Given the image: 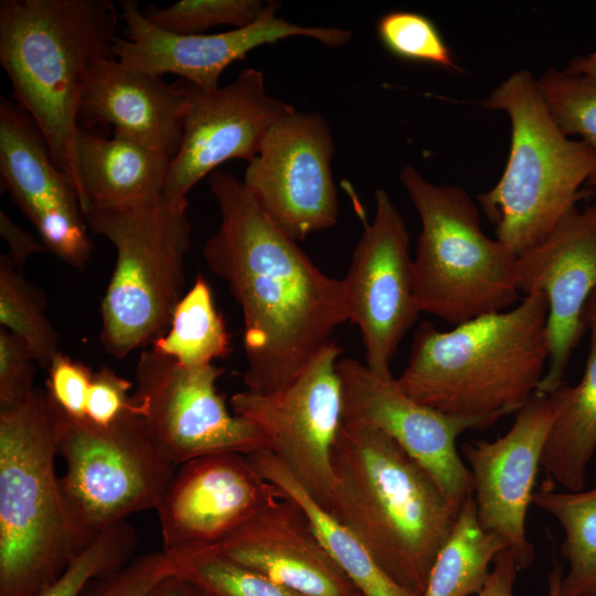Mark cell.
I'll list each match as a JSON object with an SVG mask.
<instances>
[{
    "instance_id": "1",
    "label": "cell",
    "mask_w": 596,
    "mask_h": 596,
    "mask_svg": "<svg viewBox=\"0 0 596 596\" xmlns=\"http://www.w3.org/2000/svg\"><path fill=\"white\" fill-rule=\"evenodd\" d=\"M207 178L221 221L203 257L243 313L246 390L274 393L290 384L349 321L344 286L270 220L243 180L223 171Z\"/></svg>"
},
{
    "instance_id": "2",
    "label": "cell",
    "mask_w": 596,
    "mask_h": 596,
    "mask_svg": "<svg viewBox=\"0 0 596 596\" xmlns=\"http://www.w3.org/2000/svg\"><path fill=\"white\" fill-rule=\"evenodd\" d=\"M329 512L402 587L423 596L458 511L429 472L379 429L343 422Z\"/></svg>"
},
{
    "instance_id": "3",
    "label": "cell",
    "mask_w": 596,
    "mask_h": 596,
    "mask_svg": "<svg viewBox=\"0 0 596 596\" xmlns=\"http://www.w3.org/2000/svg\"><path fill=\"white\" fill-rule=\"evenodd\" d=\"M547 312L546 297L535 291L512 309L448 331L423 321L397 384L415 401L448 415L502 418L517 413L547 369Z\"/></svg>"
},
{
    "instance_id": "4",
    "label": "cell",
    "mask_w": 596,
    "mask_h": 596,
    "mask_svg": "<svg viewBox=\"0 0 596 596\" xmlns=\"http://www.w3.org/2000/svg\"><path fill=\"white\" fill-rule=\"evenodd\" d=\"M119 12L108 0H1L0 63L14 102L76 190L74 148L91 66L114 58Z\"/></svg>"
},
{
    "instance_id": "5",
    "label": "cell",
    "mask_w": 596,
    "mask_h": 596,
    "mask_svg": "<svg viewBox=\"0 0 596 596\" xmlns=\"http://www.w3.org/2000/svg\"><path fill=\"white\" fill-rule=\"evenodd\" d=\"M46 392L0 408V596H38L95 536L72 515Z\"/></svg>"
},
{
    "instance_id": "6",
    "label": "cell",
    "mask_w": 596,
    "mask_h": 596,
    "mask_svg": "<svg viewBox=\"0 0 596 596\" xmlns=\"http://www.w3.org/2000/svg\"><path fill=\"white\" fill-rule=\"evenodd\" d=\"M480 104L508 115L511 139L501 178L478 202L496 238L519 256L589 193L595 155L586 142L563 132L528 70L511 74Z\"/></svg>"
},
{
    "instance_id": "7",
    "label": "cell",
    "mask_w": 596,
    "mask_h": 596,
    "mask_svg": "<svg viewBox=\"0 0 596 596\" xmlns=\"http://www.w3.org/2000/svg\"><path fill=\"white\" fill-rule=\"evenodd\" d=\"M400 180L421 220L413 258L419 311L458 326L513 306L520 295L517 256L483 233L468 192L434 184L412 166Z\"/></svg>"
},
{
    "instance_id": "8",
    "label": "cell",
    "mask_w": 596,
    "mask_h": 596,
    "mask_svg": "<svg viewBox=\"0 0 596 596\" xmlns=\"http://www.w3.org/2000/svg\"><path fill=\"white\" fill-rule=\"evenodd\" d=\"M188 201L162 195L127 210L83 211L87 226L116 249V263L100 302L99 340L123 360L152 344L169 328L182 298L192 226Z\"/></svg>"
},
{
    "instance_id": "9",
    "label": "cell",
    "mask_w": 596,
    "mask_h": 596,
    "mask_svg": "<svg viewBox=\"0 0 596 596\" xmlns=\"http://www.w3.org/2000/svg\"><path fill=\"white\" fill-rule=\"evenodd\" d=\"M49 402L56 453L65 462L62 491L82 529L95 536L134 513L156 509L178 466L143 418L132 408L98 426Z\"/></svg>"
},
{
    "instance_id": "10",
    "label": "cell",
    "mask_w": 596,
    "mask_h": 596,
    "mask_svg": "<svg viewBox=\"0 0 596 596\" xmlns=\"http://www.w3.org/2000/svg\"><path fill=\"white\" fill-rule=\"evenodd\" d=\"M223 372L213 363L187 368L152 349L139 355L134 411L177 466L212 454L270 450L257 424L228 411L216 387Z\"/></svg>"
},
{
    "instance_id": "11",
    "label": "cell",
    "mask_w": 596,
    "mask_h": 596,
    "mask_svg": "<svg viewBox=\"0 0 596 596\" xmlns=\"http://www.w3.org/2000/svg\"><path fill=\"white\" fill-rule=\"evenodd\" d=\"M341 348L331 341L287 386L269 394L232 395L236 415L257 424L270 451L299 486L329 511L333 487L331 451L343 423L337 362Z\"/></svg>"
},
{
    "instance_id": "12",
    "label": "cell",
    "mask_w": 596,
    "mask_h": 596,
    "mask_svg": "<svg viewBox=\"0 0 596 596\" xmlns=\"http://www.w3.org/2000/svg\"><path fill=\"white\" fill-rule=\"evenodd\" d=\"M343 401V422L374 427L393 439L434 478L459 510L473 494L472 477L458 454V437L486 429L501 417L448 415L408 396L395 377L382 376L354 359L337 362Z\"/></svg>"
},
{
    "instance_id": "13",
    "label": "cell",
    "mask_w": 596,
    "mask_h": 596,
    "mask_svg": "<svg viewBox=\"0 0 596 596\" xmlns=\"http://www.w3.org/2000/svg\"><path fill=\"white\" fill-rule=\"evenodd\" d=\"M333 150L326 118L295 110L269 129L246 167L244 184L270 220L295 241L337 223Z\"/></svg>"
},
{
    "instance_id": "14",
    "label": "cell",
    "mask_w": 596,
    "mask_h": 596,
    "mask_svg": "<svg viewBox=\"0 0 596 596\" xmlns=\"http://www.w3.org/2000/svg\"><path fill=\"white\" fill-rule=\"evenodd\" d=\"M374 196V219L365 224L342 283L349 321L361 333L365 365L391 376L393 355L421 311L405 221L385 190H376Z\"/></svg>"
},
{
    "instance_id": "15",
    "label": "cell",
    "mask_w": 596,
    "mask_h": 596,
    "mask_svg": "<svg viewBox=\"0 0 596 596\" xmlns=\"http://www.w3.org/2000/svg\"><path fill=\"white\" fill-rule=\"evenodd\" d=\"M120 7L125 36L114 41L115 57L128 67L152 75H178L204 92L217 89L222 73L260 45L307 36L328 47H337L352 38L350 30L304 26L278 18V1H269L264 15L248 26L211 34L166 31L146 18L136 0H123Z\"/></svg>"
},
{
    "instance_id": "16",
    "label": "cell",
    "mask_w": 596,
    "mask_h": 596,
    "mask_svg": "<svg viewBox=\"0 0 596 596\" xmlns=\"http://www.w3.org/2000/svg\"><path fill=\"white\" fill-rule=\"evenodd\" d=\"M187 114L180 148L170 161L163 195L185 202L204 177L231 159L249 162L269 129L296 109L266 91L257 68H244L230 84L204 92L181 79Z\"/></svg>"
},
{
    "instance_id": "17",
    "label": "cell",
    "mask_w": 596,
    "mask_h": 596,
    "mask_svg": "<svg viewBox=\"0 0 596 596\" xmlns=\"http://www.w3.org/2000/svg\"><path fill=\"white\" fill-rule=\"evenodd\" d=\"M554 416L553 395L535 393L503 436L468 440L460 447L472 477L478 521L507 542L520 570L534 558L525 520Z\"/></svg>"
},
{
    "instance_id": "18",
    "label": "cell",
    "mask_w": 596,
    "mask_h": 596,
    "mask_svg": "<svg viewBox=\"0 0 596 596\" xmlns=\"http://www.w3.org/2000/svg\"><path fill=\"white\" fill-rule=\"evenodd\" d=\"M283 497L245 455L220 453L188 460L177 467L155 509L162 551L214 545Z\"/></svg>"
},
{
    "instance_id": "19",
    "label": "cell",
    "mask_w": 596,
    "mask_h": 596,
    "mask_svg": "<svg viewBox=\"0 0 596 596\" xmlns=\"http://www.w3.org/2000/svg\"><path fill=\"white\" fill-rule=\"evenodd\" d=\"M524 295L540 291L549 305V364L535 393L549 394L564 382L571 355L586 326L584 311L596 290V203L571 211L538 244L517 256Z\"/></svg>"
},
{
    "instance_id": "20",
    "label": "cell",
    "mask_w": 596,
    "mask_h": 596,
    "mask_svg": "<svg viewBox=\"0 0 596 596\" xmlns=\"http://www.w3.org/2000/svg\"><path fill=\"white\" fill-rule=\"evenodd\" d=\"M0 175L13 202L47 251L83 270L91 257L77 192L55 166L32 118L13 100L0 98Z\"/></svg>"
},
{
    "instance_id": "21",
    "label": "cell",
    "mask_w": 596,
    "mask_h": 596,
    "mask_svg": "<svg viewBox=\"0 0 596 596\" xmlns=\"http://www.w3.org/2000/svg\"><path fill=\"white\" fill-rule=\"evenodd\" d=\"M209 547L300 596L360 593L328 554L304 510L287 497Z\"/></svg>"
},
{
    "instance_id": "22",
    "label": "cell",
    "mask_w": 596,
    "mask_h": 596,
    "mask_svg": "<svg viewBox=\"0 0 596 596\" xmlns=\"http://www.w3.org/2000/svg\"><path fill=\"white\" fill-rule=\"evenodd\" d=\"M188 100L178 82L169 84L120 63L116 57L94 63L85 82L79 118L107 124L172 160L183 135Z\"/></svg>"
},
{
    "instance_id": "23",
    "label": "cell",
    "mask_w": 596,
    "mask_h": 596,
    "mask_svg": "<svg viewBox=\"0 0 596 596\" xmlns=\"http://www.w3.org/2000/svg\"><path fill=\"white\" fill-rule=\"evenodd\" d=\"M170 161L118 132L105 138L79 127L74 163L82 212L127 210L156 202L163 195Z\"/></svg>"
},
{
    "instance_id": "24",
    "label": "cell",
    "mask_w": 596,
    "mask_h": 596,
    "mask_svg": "<svg viewBox=\"0 0 596 596\" xmlns=\"http://www.w3.org/2000/svg\"><path fill=\"white\" fill-rule=\"evenodd\" d=\"M584 320L589 331L585 371L577 384L563 382L551 392L555 416L541 457L549 481L573 492L583 490L596 451V290L586 304Z\"/></svg>"
},
{
    "instance_id": "25",
    "label": "cell",
    "mask_w": 596,
    "mask_h": 596,
    "mask_svg": "<svg viewBox=\"0 0 596 596\" xmlns=\"http://www.w3.org/2000/svg\"><path fill=\"white\" fill-rule=\"evenodd\" d=\"M253 467L307 514L321 544L362 596H421L392 579L359 538L317 503L270 450L246 456Z\"/></svg>"
},
{
    "instance_id": "26",
    "label": "cell",
    "mask_w": 596,
    "mask_h": 596,
    "mask_svg": "<svg viewBox=\"0 0 596 596\" xmlns=\"http://www.w3.org/2000/svg\"><path fill=\"white\" fill-rule=\"evenodd\" d=\"M507 547L501 536L481 528L473 494L469 496L435 558L423 596H472L479 593L490 574V564Z\"/></svg>"
},
{
    "instance_id": "27",
    "label": "cell",
    "mask_w": 596,
    "mask_h": 596,
    "mask_svg": "<svg viewBox=\"0 0 596 596\" xmlns=\"http://www.w3.org/2000/svg\"><path fill=\"white\" fill-rule=\"evenodd\" d=\"M543 485L532 503L552 515L564 538L561 552L568 563L561 596H596V485L588 490L556 492Z\"/></svg>"
},
{
    "instance_id": "28",
    "label": "cell",
    "mask_w": 596,
    "mask_h": 596,
    "mask_svg": "<svg viewBox=\"0 0 596 596\" xmlns=\"http://www.w3.org/2000/svg\"><path fill=\"white\" fill-rule=\"evenodd\" d=\"M151 349L187 368L212 364L228 355L230 334L201 274L175 306L168 330Z\"/></svg>"
},
{
    "instance_id": "29",
    "label": "cell",
    "mask_w": 596,
    "mask_h": 596,
    "mask_svg": "<svg viewBox=\"0 0 596 596\" xmlns=\"http://www.w3.org/2000/svg\"><path fill=\"white\" fill-rule=\"evenodd\" d=\"M41 290L26 280L8 254L0 256V323L23 340L35 362L47 369L61 353L58 334L46 316Z\"/></svg>"
},
{
    "instance_id": "30",
    "label": "cell",
    "mask_w": 596,
    "mask_h": 596,
    "mask_svg": "<svg viewBox=\"0 0 596 596\" xmlns=\"http://www.w3.org/2000/svg\"><path fill=\"white\" fill-rule=\"evenodd\" d=\"M169 555L177 573L204 596H300L209 546Z\"/></svg>"
},
{
    "instance_id": "31",
    "label": "cell",
    "mask_w": 596,
    "mask_h": 596,
    "mask_svg": "<svg viewBox=\"0 0 596 596\" xmlns=\"http://www.w3.org/2000/svg\"><path fill=\"white\" fill-rule=\"evenodd\" d=\"M552 117L567 136H578L595 155L587 189L596 187V75L571 74L547 67L536 78Z\"/></svg>"
},
{
    "instance_id": "32",
    "label": "cell",
    "mask_w": 596,
    "mask_h": 596,
    "mask_svg": "<svg viewBox=\"0 0 596 596\" xmlns=\"http://www.w3.org/2000/svg\"><path fill=\"white\" fill-rule=\"evenodd\" d=\"M137 541L136 531L127 521L103 530L38 596H82L92 581L126 566L132 560Z\"/></svg>"
},
{
    "instance_id": "33",
    "label": "cell",
    "mask_w": 596,
    "mask_h": 596,
    "mask_svg": "<svg viewBox=\"0 0 596 596\" xmlns=\"http://www.w3.org/2000/svg\"><path fill=\"white\" fill-rule=\"evenodd\" d=\"M259 0H180L167 8L150 7L142 11L155 25L177 34H203L205 30L231 25L248 26L268 8Z\"/></svg>"
},
{
    "instance_id": "34",
    "label": "cell",
    "mask_w": 596,
    "mask_h": 596,
    "mask_svg": "<svg viewBox=\"0 0 596 596\" xmlns=\"http://www.w3.org/2000/svg\"><path fill=\"white\" fill-rule=\"evenodd\" d=\"M376 31L381 43L396 57L460 71L436 24L422 13L387 12L379 19Z\"/></svg>"
},
{
    "instance_id": "35",
    "label": "cell",
    "mask_w": 596,
    "mask_h": 596,
    "mask_svg": "<svg viewBox=\"0 0 596 596\" xmlns=\"http://www.w3.org/2000/svg\"><path fill=\"white\" fill-rule=\"evenodd\" d=\"M177 573L164 551L132 558L121 570L92 581L82 596H148L162 579Z\"/></svg>"
},
{
    "instance_id": "36",
    "label": "cell",
    "mask_w": 596,
    "mask_h": 596,
    "mask_svg": "<svg viewBox=\"0 0 596 596\" xmlns=\"http://www.w3.org/2000/svg\"><path fill=\"white\" fill-rule=\"evenodd\" d=\"M46 394L64 414L85 418V406L94 372L84 363L58 353L47 366Z\"/></svg>"
},
{
    "instance_id": "37",
    "label": "cell",
    "mask_w": 596,
    "mask_h": 596,
    "mask_svg": "<svg viewBox=\"0 0 596 596\" xmlns=\"http://www.w3.org/2000/svg\"><path fill=\"white\" fill-rule=\"evenodd\" d=\"M34 361L23 340L0 329V408L21 403L34 390Z\"/></svg>"
},
{
    "instance_id": "38",
    "label": "cell",
    "mask_w": 596,
    "mask_h": 596,
    "mask_svg": "<svg viewBox=\"0 0 596 596\" xmlns=\"http://www.w3.org/2000/svg\"><path fill=\"white\" fill-rule=\"evenodd\" d=\"M134 384L108 366L94 372L88 390L85 418L98 426H108L123 414L134 408L131 395Z\"/></svg>"
},
{
    "instance_id": "39",
    "label": "cell",
    "mask_w": 596,
    "mask_h": 596,
    "mask_svg": "<svg viewBox=\"0 0 596 596\" xmlns=\"http://www.w3.org/2000/svg\"><path fill=\"white\" fill-rule=\"evenodd\" d=\"M0 234L9 247L8 256L20 269L26 259L34 254L47 251L30 232L21 228L4 211H0Z\"/></svg>"
},
{
    "instance_id": "40",
    "label": "cell",
    "mask_w": 596,
    "mask_h": 596,
    "mask_svg": "<svg viewBox=\"0 0 596 596\" xmlns=\"http://www.w3.org/2000/svg\"><path fill=\"white\" fill-rule=\"evenodd\" d=\"M520 571L513 553L507 547L494 558L493 568L481 590L472 596H514V584Z\"/></svg>"
},
{
    "instance_id": "41",
    "label": "cell",
    "mask_w": 596,
    "mask_h": 596,
    "mask_svg": "<svg viewBox=\"0 0 596 596\" xmlns=\"http://www.w3.org/2000/svg\"><path fill=\"white\" fill-rule=\"evenodd\" d=\"M148 596H204L191 582L174 573L157 584Z\"/></svg>"
},
{
    "instance_id": "42",
    "label": "cell",
    "mask_w": 596,
    "mask_h": 596,
    "mask_svg": "<svg viewBox=\"0 0 596 596\" xmlns=\"http://www.w3.org/2000/svg\"><path fill=\"white\" fill-rule=\"evenodd\" d=\"M564 71L571 74L596 75V53L573 57Z\"/></svg>"
},
{
    "instance_id": "43",
    "label": "cell",
    "mask_w": 596,
    "mask_h": 596,
    "mask_svg": "<svg viewBox=\"0 0 596 596\" xmlns=\"http://www.w3.org/2000/svg\"><path fill=\"white\" fill-rule=\"evenodd\" d=\"M562 568L557 564L553 566V570L549 574V587H547V596H561L560 588H561V581H562Z\"/></svg>"
},
{
    "instance_id": "44",
    "label": "cell",
    "mask_w": 596,
    "mask_h": 596,
    "mask_svg": "<svg viewBox=\"0 0 596 596\" xmlns=\"http://www.w3.org/2000/svg\"><path fill=\"white\" fill-rule=\"evenodd\" d=\"M356 596H362L360 593Z\"/></svg>"
}]
</instances>
